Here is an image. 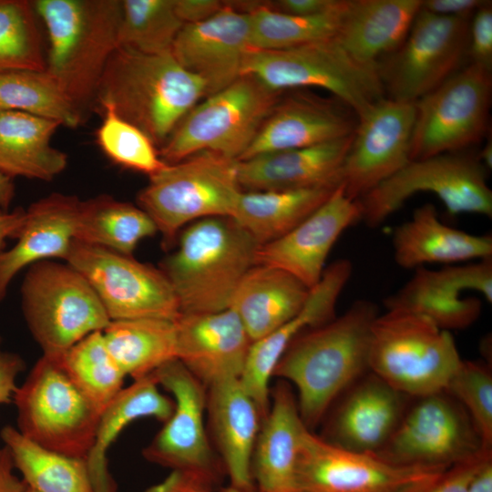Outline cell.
Masks as SVG:
<instances>
[{"label": "cell", "instance_id": "obj_1", "mask_svg": "<svg viewBox=\"0 0 492 492\" xmlns=\"http://www.w3.org/2000/svg\"><path fill=\"white\" fill-rule=\"evenodd\" d=\"M378 314L374 302L357 300L342 315L298 335L277 363L272 377L294 385L300 415L310 430L369 370L371 331Z\"/></svg>", "mask_w": 492, "mask_h": 492}, {"label": "cell", "instance_id": "obj_2", "mask_svg": "<svg viewBox=\"0 0 492 492\" xmlns=\"http://www.w3.org/2000/svg\"><path fill=\"white\" fill-rule=\"evenodd\" d=\"M49 47L45 70L83 118L96 108L97 87L117 49L122 0H35Z\"/></svg>", "mask_w": 492, "mask_h": 492}, {"label": "cell", "instance_id": "obj_3", "mask_svg": "<svg viewBox=\"0 0 492 492\" xmlns=\"http://www.w3.org/2000/svg\"><path fill=\"white\" fill-rule=\"evenodd\" d=\"M206 97L204 83L171 52L149 55L118 46L101 77L95 113L100 105L112 106L160 148Z\"/></svg>", "mask_w": 492, "mask_h": 492}, {"label": "cell", "instance_id": "obj_4", "mask_svg": "<svg viewBox=\"0 0 492 492\" xmlns=\"http://www.w3.org/2000/svg\"><path fill=\"white\" fill-rule=\"evenodd\" d=\"M259 244L231 217H210L189 224L177 250L159 268L184 314L230 308L233 294L255 265Z\"/></svg>", "mask_w": 492, "mask_h": 492}, {"label": "cell", "instance_id": "obj_5", "mask_svg": "<svg viewBox=\"0 0 492 492\" xmlns=\"http://www.w3.org/2000/svg\"><path fill=\"white\" fill-rule=\"evenodd\" d=\"M386 310L372 326L371 373L405 396L444 392L462 362L450 332L417 313Z\"/></svg>", "mask_w": 492, "mask_h": 492}, {"label": "cell", "instance_id": "obj_6", "mask_svg": "<svg viewBox=\"0 0 492 492\" xmlns=\"http://www.w3.org/2000/svg\"><path fill=\"white\" fill-rule=\"evenodd\" d=\"M241 191L237 160L202 151L149 176L137 200L169 246L187 224L231 217Z\"/></svg>", "mask_w": 492, "mask_h": 492}, {"label": "cell", "instance_id": "obj_7", "mask_svg": "<svg viewBox=\"0 0 492 492\" xmlns=\"http://www.w3.org/2000/svg\"><path fill=\"white\" fill-rule=\"evenodd\" d=\"M282 92L251 75H241L199 102L179 122L159 155L167 164L210 151L239 160Z\"/></svg>", "mask_w": 492, "mask_h": 492}, {"label": "cell", "instance_id": "obj_8", "mask_svg": "<svg viewBox=\"0 0 492 492\" xmlns=\"http://www.w3.org/2000/svg\"><path fill=\"white\" fill-rule=\"evenodd\" d=\"M241 75L253 76L279 92L306 87L325 89L357 117L385 97L377 65L355 61L334 38L286 49L249 48Z\"/></svg>", "mask_w": 492, "mask_h": 492}, {"label": "cell", "instance_id": "obj_9", "mask_svg": "<svg viewBox=\"0 0 492 492\" xmlns=\"http://www.w3.org/2000/svg\"><path fill=\"white\" fill-rule=\"evenodd\" d=\"M13 402L23 436L46 449L87 459L100 413L57 359L42 355L17 386Z\"/></svg>", "mask_w": 492, "mask_h": 492}, {"label": "cell", "instance_id": "obj_10", "mask_svg": "<svg viewBox=\"0 0 492 492\" xmlns=\"http://www.w3.org/2000/svg\"><path fill=\"white\" fill-rule=\"evenodd\" d=\"M27 326L43 355L60 358L87 335L111 322L87 280L67 263H34L21 288Z\"/></svg>", "mask_w": 492, "mask_h": 492}, {"label": "cell", "instance_id": "obj_11", "mask_svg": "<svg viewBox=\"0 0 492 492\" xmlns=\"http://www.w3.org/2000/svg\"><path fill=\"white\" fill-rule=\"evenodd\" d=\"M487 169L477 154L462 150L411 160L358 200L361 220L381 225L418 192L435 194L451 215L492 216V191Z\"/></svg>", "mask_w": 492, "mask_h": 492}, {"label": "cell", "instance_id": "obj_12", "mask_svg": "<svg viewBox=\"0 0 492 492\" xmlns=\"http://www.w3.org/2000/svg\"><path fill=\"white\" fill-rule=\"evenodd\" d=\"M492 72L472 63L415 102L411 160L466 150L488 135Z\"/></svg>", "mask_w": 492, "mask_h": 492}, {"label": "cell", "instance_id": "obj_13", "mask_svg": "<svg viewBox=\"0 0 492 492\" xmlns=\"http://www.w3.org/2000/svg\"><path fill=\"white\" fill-rule=\"evenodd\" d=\"M470 19L421 7L402 45L377 62L388 97L416 102L456 73L467 56Z\"/></svg>", "mask_w": 492, "mask_h": 492}, {"label": "cell", "instance_id": "obj_14", "mask_svg": "<svg viewBox=\"0 0 492 492\" xmlns=\"http://www.w3.org/2000/svg\"><path fill=\"white\" fill-rule=\"evenodd\" d=\"M65 261L87 280L111 321H176L180 314L174 291L162 271L131 255L74 240Z\"/></svg>", "mask_w": 492, "mask_h": 492}, {"label": "cell", "instance_id": "obj_15", "mask_svg": "<svg viewBox=\"0 0 492 492\" xmlns=\"http://www.w3.org/2000/svg\"><path fill=\"white\" fill-rule=\"evenodd\" d=\"M447 468L403 466L375 454L349 451L306 428L297 466L302 492H425Z\"/></svg>", "mask_w": 492, "mask_h": 492}, {"label": "cell", "instance_id": "obj_16", "mask_svg": "<svg viewBox=\"0 0 492 492\" xmlns=\"http://www.w3.org/2000/svg\"><path fill=\"white\" fill-rule=\"evenodd\" d=\"M375 453L397 465L449 468L486 449L465 408L446 392L415 398Z\"/></svg>", "mask_w": 492, "mask_h": 492}, {"label": "cell", "instance_id": "obj_17", "mask_svg": "<svg viewBox=\"0 0 492 492\" xmlns=\"http://www.w3.org/2000/svg\"><path fill=\"white\" fill-rule=\"evenodd\" d=\"M172 395L174 409L161 430L143 449L149 462L200 476L217 486L225 473L211 446L205 415L207 387L178 359L152 372Z\"/></svg>", "mask_w": 492, "mask_h": 492}, {"label": "cell", "instance_id": "obj_18", "mask_svg": "<svg viewBox=\"0 0 492 492\" xmlns=\"http://www.w3.org/2000/svg\"><path fill=\"white\" fill-rule=\"evenodd\" d=\"M415 102L383 97L357 117L341 185L358 200L411 161Z\"/></svg>", "mask_w": 492, "mask_h": 492}, {"label": "cell", "instance_id": "obj_19", "mask_svg": "<svg viewBox=\"0 0 492 492\" xmlns=\"http://www.w3.org/2000/svg\"><path fill=\"white\" fill-rule=\"evenodd\" d=\"M466 292H476L492 302V257L440 270L417 268L384 304L386 309L422 314L450 332L468 327L481 313V301L466 297Z\"/></svg>", "mask_w": 492, "mask_h": 492}, {"label": "cell", "instance_id": "obj_20", "mask_svg": "<svg viewBox=\"0 0 492 492\" xmlns=\"http://www.w3.org/2000/svg\"><path fill=\"white\" fill-rule=\"evenodd\" d=\"M358 200L342 185L303 221L282 238L259 246L255 265L281 269L311 289L321 279L326 259L340 235L361 221Z\"/></svg>", "mask_w": 492, "mask_h": 492}, {"label": "cell", "instance_id": "obj_21", "mask_svg": "<svg viewBox=\"0 0 492 492\" xmlns=\"http://www.w3.org/2000/svg\"><path fill=\"white\" fill-rule=\"evenodd\" d=\"M352 272L353 265L347 259L331 263L325 268L320 281L309 290L298 313L276 330L251 343L240 382L257 405L262 419L270 409V382L277 363L298 335L335 317L337 301Z\"/></svg>", "mask_w": 492, "mask_h": 492}, {"label": "cell", "instance_id": "obj_22", "mask_svg": "<svg viewBox=\"0 0 492 492\" xmlns=\"http://www.w3.org/2000/svg\"><path fill=\"white\" fill-rule=\"evenodd\" d=\"M250 46L249 14L226 4L210 18L184 25L171 54L187 71L205 85L207 97L220 91L241 76Z\"/></svg>", "mask_w": 492, "mask_h": 492}, {"label": "cell", "instance_id": "obj_23", "mask_svg": "<svg viewBox=\"0 0 492 492\" xmlns=\"http://www.w3.org/2000/svg\"><path fill=\"white\" fill-rule=\"evenodd\" d=\"M356 124L354 110L334 97L295 91L280 97L239 160L345 138Z\"/></svg>", "mask_w": 492, "mask_h": 492}, {"label": "cell", "instance_id": "obj_24", "mask_svg": "<svg viewBox=\"0 0 492 492\" xmlns=\"http://www.w3.org/2000/svg\"><path fill=\"white\" fill-rule=\"evenodd\" d=\"M175 325L177 359L207 388L241 376L252 341L233 310L180 313Z\"/></svg>", "mask_w": 492, "mask_h": 492}, {"label": "cell", "instance_id": "obj_25", "mask_svg": "<svg viewBox=\"0 0 492 492\" xmlns=\"http://www.w3.org/2000/svg\"><path fill=\"white\" fill-rule=\"evenodd\" d=\"M364 378L347 389L322 437L349 451L375 454L399 425L406 396L373 373Z\"/></svg>", "mask_w": 492, "mask_h": 492}, {"label": "cell", "instance_id": "obj_26", "mask_svg": "<svg viewBox=\"0 0 492 492\" xmlns=\"http://www.w3.org/2000/svg\"><path fill=\"white\" fill-rule=\"evenodd\" d=\"M352 135L315 146L238 160L241 189L262 191L336 188L341 185L342 166Z\"/></svg>", "mask_w": 492, "mask_h": 492}, {"label": "cell", "instance_id": "obj_27", "mask_svg": "<svg viewBox=\"0 0 492 492\" xmlns=\"http://www.w3.org/2000/svg\"><path fill=\"white\" fill-rule=\"evenodd\" d=\"M206 415L230 485L244 489L256 488L251 466L262 417L240 378L225 380L207 388Z\"/></svg>", "mask_w": 492, "mask_h": 492}, {"label": "cell", "instance_id": "obj_28", "mask_svg": "<svg viewBox=\"0 0 492 492\" xmlns=\"http://www.w3.org/2000/svg\"><path fill=\"white\" fill-rule=\"evenodd\" d=\"M306 428L292 388L279 381L271 390L270 409L261 421L251 457V477L258 492L297 491L296 466Z\"/></svg>", "mask_w": 492, "mask_h": 492}, {"label": "cell", "instance_id": "obj_29", "mask_svg": "<svg viewBox=\"0 0 492 492\" xmlns=\"http://www.w3.org/2000/svg\"><path fill=\"white\" fill-rule=\"evenodd\" d=\"M81 204L77 196L52 193L26 210L17 242L0 252V302L11 281L25 267L53 258L65 260L76 239Z\"/></svg>", "mask_w": 492, "mask_h": 492}, {"label": "cell", "instance_id": "obj_30", "mask_svg": "<svg viewBox=\"0 0 492 492\" xmlns=\"http://www.w3.org/2000/svg\"><path fill=\"white\" fill-rule=\"evenodd\" d=\"M392 243L395 261L404 269L492 257L490 235L470 234L447 226L431 203L416 208L410 220L395 228Z\"/></svg>", "mask_w": 492, "mask_h": 492}, {"label": "cell", "instance_id": "obj_31", "mask_svg": "<svg viewBox=\"0 0 492 492\" xmlns=\"http://www.w3.org/2000/svg\"><path fill=\"white\" fill-rule=\"evenodd\" d=\"M422 0H347L334 40L355 61L376 66L405 41Z\"/></svg>", "mask_w": 492, "mask_h": 492}, {"label": "cell", "instance_id": "obj_32", "mask_svg": "<svg viewBox=\"0 0 492 492\" xmlns=\"http://www.w3.org/2000/svg\"><path fill=\"white\" fill-rule=\"evenodd\" d=\"M309 290L281 269L254 265L239 283L230 308L238 315L253 343L295 315Z\"/></svg>", "mask_w": 492, "mask_h": 492}, {"label": "cell", "instance_id": "obj_33", "mask_svg": "<svg viewBox=\"0 0 492 492\" xmlns=\"http://www.w3.org/2000/svg\"><path fill=\"white\" fill-rule=\"evenodd\" d=\"M62 125L30 114L0 110V171L49 181L64 171L67 155L51 145Z\"/></svg>", "mask_w": 492, "mask_h": 492}, {"label": "cell", "instance_id": "obj_34", "mask_svg": "<svg viewBox=\"0 0 492 492\" xmlns=\"http://www.w3.org/2000/svg\"><path fill=\"white\" fill-rule=\"evenodd\" d=\"M173 409V399L159 391L152 373L134 380L118 393L99 415L95 443L86 459L95 492H115L107 453L123 429L142 417H153L165 423Z\"/></svg>", "mask_w": 492, "mask_h": 492}, {"label": "cell", "instance_id": "obj_35", "mask_svg": "<svg viewBox=\"0 0 492 492\" xmlns=\"http://www.w3.org/2000/svg\"><path fill=\"white\" fill-rule=\"evenodd\" d=\"M336 188L242 190L231 218L261 246L291 231L316 210Z\"/></svg>", "mask_w": 492, "mask_h": 492}, {"label": "cell", "instance_id": "obj_36", "mask_svg": "<svg viewBox=\"0 0 492 492\" xmlns=\"http://www.w3.org/2000/svg\"><path fill=\"white\" fill-rule=\"evenodd\" d=\"M102 333L120 370L134 380L177 359L175 321L158 318L111 321Z\"/></svg>", "mask_w": 492, "mask_h": 492}, {"label": "cell", "instance_id": "obj_37", "mask_svg": "<svg viewBox=\"0 0 492 492\" xmlns=\"http://www.w3.org/2000/svg\"><path fill=\"white\" fill-rule=\"evenodd\" d=\"M0 437L29 488L37 492H95L86 459L46 449L12 425L4 426Z\"/></svg>", "mask_w": 492, "mask_h": 492}, {"label": "cell", "instance_id": "obj_38", "mask_svg": "<svg viewBox=\"0 0 492 492\" xmlns=\"http://www.w3.org/2000/svg\"><path fill=\"white\" fill-rule=\"evenodd\" d=\"M157 231L141 208L99 195L82 200L75 240L131 255L141 240Z\"/></svg>", "mask_w": 492, "mask_h": 492}, {"label": "cell", "instance_id": "obj_39", "mask_svg": "<svg viewBox=\"0 0 492 492\" xmlns=\"http://www.w3.org/2000/svg\"><path fill=\"white\" fill-rule=\"evenodd\" d=\"M346 4L340 0L332 10L310 16L280 13L266 4H240L239 8L249 14L251 48L278 50L334 38Z\"/></svg>", "mask_w": 492, "mask_h": 492}, {"label": "cell", "instance_id": "obj_40", "mask_svg": "<svg viewBox=\"0 0 492 492\" xmlns=\"http://www.w3.org/2000/svg\"><path fill=\"white\" fill-rule=\"evenodd\" d=\"M0 110L52 119L70 128L84 124L73 103L46 70L0 73Z\"/></svg>", "mask_w": 492, "mask_h": 492}, {"label": "cell", "instance_id": "obj_41", "mask_svg": "<svg viewBox=\"0 0 492 492\" xmlns=\"http://www.w3.org/2000/svg\"><path fill=\"white\" fill-rule=\"evenodd\" d=\"M55 359L100 414L123 388L126 375L108 352L102 331L87 335Z\"/></svg>", "mask_w": 492, "mask_h": 492}, {"label": "cell", "instance_id": "obj_42", "mask_svg": "<svg viewBox=\"0 0 492 492\" xmlns=\"http://www.w3.org/2000/svg\"><path fill=\"white\" fill-rule=\"evenodd\" d=\"M183 26L175 0H122L118 46L149 55L169 53Z\"/></svg>", "mask_w": 492, "mask_h": 492}, {"label": "cell", "instance_id": "obj_43", "mask_svg": "<svg viewBox=\"0 0 492 492\" xmlns=\"http://www.w3.org/2000/svg\"><path fill=\"white\" fill-rule=\"evenodd\" d=\"M32 1L0 0V73L45 70L43 41Z\"/></svg>", "mask_w": 492, "mask_h": 492}, {"label": "cell", "instance_id": "obj_44", "mask_svg": "<svg viewBox=\"0 0 492 492\" xmlns=\"http://www.w3.org/2000/svg\"><path fill=\"white\" fill-rule=\"evenodd\" d=\"M96 113L103 120L96 140L103 153L115 164L151 176L165 163L151 139L139 128L119 117L112 106L100 105Z\"/></svg>", "mask_w": 492, "mask_h": 492}, {"label": "cell", "instance_id": "obj_45", "mask_svg": "<svg viewBox=\"0 0 492 492\" xmlns=\"http://www.w3.org/2000/svg\"><path fill=\"white\" fill-rule=\"evenodd\" d=\"M445 392L466 411L486 449H492V375L487 364L462 360Z\"/></svg>", "mask_w": 492, "mask_h": 492}, {"label": "cell", "instance_id": "obj_46", "mask_svg": "<svg viewBox=\"0 0 492 492\" xmlns=\"http://www.w3.org/2000/svg\"><path fill=\"white\" fill-rule=\"evenodd\" d=\"M467 56L470 63L492 72V5L484 3L469 23Z\"/></svg>", "mask_w": 492, "mask_h": 492}, {"label": "cell", "instance_id": "obj_47", "mask_svg": "<svg viewBox=\"0 0 492 492\" xmlns=\"http://www.w3.org/2000/svg\"><path fill=\"white\" fill-rule=\"evenodd\" d=\"M489 453H492V450L483 451L469 460L450 466L425 492H468V485L474 471Z\"/></svg>", "mask_w": 492, "mask_h": 492}, {"label": "cell", "instance_id": "obj_48", "mask_svg": "<svg viewBox=\"0 0 492 492\" xmlns=\"http://www.w3.org/2000/svg\"><path fill=\"white\" fill-rule=\"evenodd\" d=\"M215 487L196 474L171 470L163 481L148 487L144 492H215Z\"/></svg>", "mask_w": 492, "mask_h": 492}, {"label": "cell", "instance_id": "obj_49", "mask_svg": "<svg viewBox=\"0 0 492 492\" xmlns=\"http://www.w3.org/2000/svg\"><path fill=\"white\" fill-rule=\"evenodd\" d=\"M25 362L16 354L0 351V405L13 402L16 378L25 369Z\"/></svg>", "mask_w": 492, "mask_h": 492}, {"label": "cell", "instance_id": "obj_50", "mask_svg": "<svg viewBox=\"0 0 492 492\" xmlns=\"http://www.w3.org/2000/svg\"><path fill=\"white\" fill-rule=\"evenodd\" d=\"M225 5L219 0H175L179 19L187 24L203 22L217 14Z\"/></svg>", "mask_w": 492, "mask_h": 492}, {"label": "cell", "instance_id": "obj_51", "mask_svg": "<svg viewBox=\"0 0 492 492\" xmlns=\"http://www.w3.org/2000/svg\"><path fill=\"white\" fill-rule=\"evenodd\" d=\"M340 0H276L266 5L280 13L310 16L328 12L334 8Z\"/></svg>", "mask_w": 492, "mask_h": 492}, {"label": "cell", "instance_id": "obj_52", "mask_svg": "<svg viewBox=\"0 0 492 492\" xmlns=\"http://www.w3.org/2000/svg\"><path fill=\"white\" fill-rule=\"evenodd\" d=\"M483 3L482 0H425L421 7L438 15L470 18Z\"/></svg>", "mask_w": 492, "mask_h": 492}, {"label": "cell", "instance_id": "obj_53", "mask_svg": "<svg viewBox=\"0 0 492 492\" xmlns=\"http://www.w3.org/2000/svg\"><path fill=\"white\" fill-rule=\"evenodd\" d=\"M15 468L6 446L0 447V492H26L28 487L15 474Z\"/></svg>", "mask_w": 492, "mask_h": 492}, {"label": "cell", "instance_id": "obj_54", "mask_svg": "<svg viewBox=\"0 0 492 492\" xmlns=\"http://www.w3.org/2000/svg\"><path fill=\"white\" fill-rule=\"evenodd\" d=\"M26 210L22 208L12 211L0 210V252L8 238L16 239L24 225Z\"/></svg>", "mask_w": 492, "mask_h": 492}, {"label": "cell", "instance_id": "obj_55", "mask_svg": "<svg viewBox=\"0 0 492 492\" xmlns=\"http://www.w3.org/2000/svg\"><path fill=\"white\" fill-rule=\"evenodd\" d=\"M468 492H492V453L479 462L471 477Z\"/></svg>", "mask_w": 492, "mask_h": 492}, {"label": "cell", "instance_id": "obj_56", "mask_svg": "<svg viewBox=\"0 0 492 492\" xmlns=\"http://www.w3.org/2000/svg\"><path fill=\"white\" fill-rule=\"evenodd\" d=\"M15 195L13 178L0 171V209L8 210Z\"/></svg>", "mask_w": 492, "mask_h": 492}, {"label": "cell", "instance_id": "obj_57", "mask_svg": "<svg viewBox=\"0 0 492 492\" xmlns=\"http://www.w3.org/2000/svg\"><path fill=\"white\" fill-rule=\"evenodd\" d=\"M478 159L480 162L485 166V168L488 170L492 168V141L489 136V139H487L482 148L481 151L477 154Z\"/></svg>", "mask_w": 492, "mask_h": 492}, {"label": "cell", "instance_id": "obj_58", "mask_svg": "<svg viewBox=\"0 0 492 492\" xmlns=\"http://www.w3.org/2000/svg\"><path fill=\"white\" fill-rule=\"evenodd\" d=\"M256 491H257L256 488L244 489V488H240L231 485L220 490V492H256Z\"/></svg>", "mask_w": 492, "mask_h": 492}, {"label": "cell", "instance_id": "obj_59", "mask_svg": "<svg viewBox=\"0 0 492 492\" xmlns=\"http://www.w3.org/2000/svg\"><path fill=\"white\" fill-rule=\"evenodd\" d=\"M26 492H37V491H36V490H34V489L28 487L27 490H26Z\"/></svg>", "mask_w": 492, "mask_h": 492}, {"label": "cell", "instance_id": "obj_60", "mask_svg": "<svg viewBox=\"0 0 492 492\" xmlns=\"http://www.w3.org/2000/svg\"><path fill=\"white\" fill-rule=\"evenodd\" d=\"M292 492H302V491H298V490H297V491H292Z\"/></svg>", "mask_w": 492, "mask_h": 492}, {"label": "cell", "instance_id": "obj_61", "mask_svg": "<svg viewBox=\"0 0 492 492\" xmlns=\"http://www.w3.org/2000/svg\"><path fill=\"white\" fill-rule=\"evenodd\" d=\"M0 343H1V338H0Z\"/></svg>", "mask_w": 492, "mask_h": 492}]
</instances>
